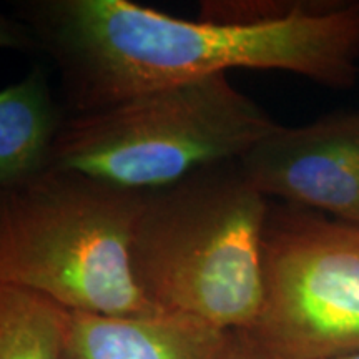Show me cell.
<instances>
[{
	"label": "cell",
	"instance_id": "obj_3",
	"mask_svg": "<svg viewBox=\"0 0 359 359\" xmlns=\"http://www.w3.org/2000/svg\"><path fill=\"white\" fill-rule=\"evenodd\" d=\"M143 195L74 172H50L0 196V285L67 311L160 314L132 268Z\"/></svg>",
	"mask_w": 359,
	"mask_h": 359
},
{
	"label": "cell",
	"instance_id": "obj_2",
	"mask_svg": "<svg viewBox=\"0 0 359 359\" xmlns=\"http://www.w3.org/2000/svg\"><path fill=\"white\" fill-rule=\"evenodd\" d=\"M269 203L240 160L213 165L143 195L132 268L160 313L222 331H251L263 304Z\"/></svg>",
	"mask_w": 359,
	"mask_h": 359
},
{
	"label": "cell",
	"instance_id": "obj_8",
	"mask_svg": "<svg viewBox=\"0 0 359 359\" xmlns=\"http://www.w3.org/2000/svg\"><path fill=\"white\" fill-rule=\"evenodd\" d=\"M65 118L40 65L0 88V196L48 172Z\"/></svg>",
	"mask_w": 359,
	"mask_h": 359
},
{
	"label": "cell",
	"instance_id": "obj_6",
	"mask_svg": "<svg viewBox=\"0 0 359 359\" xmlns=\"http://www.w3.org/2000/svg\"><path fill=\"white\" fill-rule=\"evenodd\" d=\"M263 196L359 226V111L276 125L240 158Z\"/></svg>",
	"mask_w": 359,
	"mask_h": 359
},
{
	"label": "cell",
	"instance_id": "obj_12",
	"mask_svg": "<svg viewBox=\"0 0 359 359\" xmlns=\"http://www.w3.org/2000/svg\"><path fill=\"white\" fill-rule=\"evenodd\" d=\"M336 359H359V354H353V356H344V358H336Z\"/></svg>",
	"mask_w": 359,
	"mask_h": 359
},
{
	"label": "cell",
	"instance_id": "obj_5",
	"mask_svg": "<svg viewBox=\"0 0 359 359\" xmlns=\"http://www.w3.org/2000/svg\"><path fill=\"white\" fill-rule=\"evenodd\" d=\"M248 333L273 359L359 354V226L269 206L263 304Z\"/></svg>",
	"mask_w": 359,
	"mask_h": 359
},
{
	"label": "cell",
	"instance_id": "obj_1",
	"mask_svg": "<svg viewBox=\"0 0 359 359\" xmlns=\"http://www.w3.org/2000/svg\"><path fill=\"white\" fill-rule=\"evenodd\" d=\"M17 12L55 64L69 115L231 69L330 88L358 75L359 0L205 2L196 20L128 0H30Z\"/></svg>",
	"mask_w": 359,
	"mask_h": 359
},
{
	"label": "cell",
	"instance_id": "obj_11",
	"mask_svg": "<svg viewBox=\"0 0 359 359\" xmlns=\"http://www.w3.org/2000/svg\"><path fill=\"white\" fill-rule=\"evenodd\" d=\"M219 359H273L248 331H230Z\"/></svg>",
	"mask_w": 359,
	"mask_h": 359
},
{
	"label": "cell",
	"instance_id": "obj_4",
	"mask_svg": "<svg viewBox=\"0 0 359 359\" xmlns=\"http://www.w3.org/2000/svg\"><path fill=\"white\" fill-rule=\"evenodd\" d=\"M276 125L226 74H217L67 115L48 170L148 193L238 161Z\"/></svg>",
	"mask_w": 359,
	"mask_h": 359
},
{
	"label": "cell",
	"instance_id": "obj_9",
	"mask_svg": "<svg viewBox=\"0 0 359 359\" xmlns=\"http://www.w3.org/2000/svg\"><path fill=\"white\" fill-rule=\"evenodd\" d=\"M67 318L43 296L0 285V359H62Z\"/></svg>",
	"mask_w": 359,
	"mask_h": 359
},
{
	"label": "cell",
	"instance_id": "obj_7",
	"mask_svg": "<svg viewBox=\"0 0 359 359\" xmlns=\"http://www.w3.org/2000/svg\"><path fill=\"white\" fill-rule=\"evenodd\" d=\"M228 333L183 314L69 311L62 359H219Z\"/></svg>",
	"mask_w": 359,
	"mask_h": 359
},
{
	"label": "cell",
	"instance_id": "obj_10",
	"mask_svg": "<svg viewBox=\"0 0 359 359\" xmlns=\"http://www.w3.org/2000/svg\"><path fill=\"white\" fill-rule=\"evenodd\" d=\"M0 48L19 52H39L40 45L32 30L22 20L0 13Z\"/></svg>",
	"mask_w": 359,
	"mask_h": 359
}]
</instances>
